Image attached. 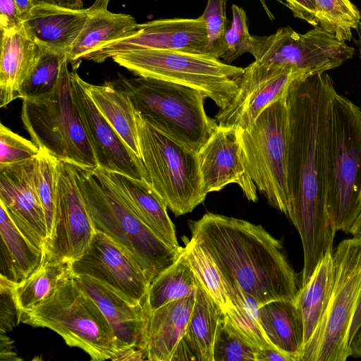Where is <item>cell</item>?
Wrapping results in <instances>:
<instances>
[{
    "label": "cell",
    "mask_w": 361,
    "mask_h": 361,
    "mask_svg": "<svg viewBox=\"0 0 361 361\" xmlns=\"http://www.w3.org/2000/svg\"><path fill=\"white\" fill-rule=\"evenodd\" d=\"M357 31V35H358L357 45H358L359 58L361 61V22L359 24Z\"/></svg>",
    "instance_id": "cell-52"
},
{
    "label": "cell",
    "mask_w": 361,
    "mask_h": 361,
    "mask_svg": "<svg viewBox=\"0 0 361 361\" xmlns=\"http://www.w3.org/2000/svg\"><path fill=\"white\" fill-rule=\"evenodd\" d=\"M231 25L224 36L225 52L222 56L224 63L230 64L233 60L248 52L252 45V36L249 33L245 11L237 5L232 6Z\"/></svg>",
    "instance_id": "cell-40"
},
{
    "label": "cell",
    "mask_w": 361,
    "mask_h": 361,
    "mask_svg": "<svg viewBox=\"0 0 361 361\" xmlns=\"http://www.w3.org/2000/svg\"><path fill=\"white\" fill-rule=\"evenodd\" d=\"M87 8L73 9L46 3L35 4L23 25L36 42L67 54L87 20Z\"/></svg>",
    "instance_id": "cell-21"
},
{
    "label": "cell",
    "mask_w": 361,
    "mask_h": 361,
    "mask_svg": "<svg viewBox=\"0 0 361 361\" xmlns=\"http://www.w3.org/2000/svg\"><path fill=\"white\" fill-rule=\"evenodd\" d=\"M197 157L203 187L207 195L235 183L248 200L257 201V188L248 171L240 128L217 125L197 152Z\"/></svg>",
    "instance_id": "cell-18"
},
{
    "label": "cell",
    "mask_w": 361,
    "mask_h": 361,
    "mask_svg": "<svg viewBox=\"0 0 361 361\" xmlns=\"http://www.w3.org/2000/svg\"><path fill=\"white\" fill-rule=\"evenodd\" d=\"M334 281L321 322L300 361H345L350 331L361 298V238L339 243L332 252Z\"/></svg>",
    "instance_id": "cell-9"
},
{
    "label": "cell",
    "mask_w": 361,
    "mask_h": 361,
    "mask_svg": "<svg viewBox=\"0 0 361 361\" xmlns=\"http://www.w3.org/2000/svg\"><path fill=\"white\" fill-rule=\"evenodd\" d=\"M332 252H327L319 261L307 281L301 285L295 301L303 322V349L316 332L331 295L334 281Z\"/></svg>",
    "instance_id": "cell-30"
},
{
    "label": "cell",
    "mask_w": 361,
    "mask_h": 361,
    "mask_svg": "<svg viewBox=\"0 0 361 361\" xmlns=\"http://www.w3.org/2000/svg\"><path fill=\"white\" fill-rule=\"evenodd\" d=\"M39 46L41 54L39 60L20 86L17 99L35 98L48 94L57 84L61 66L67 58V53Z\"/></svg>",
    "instance_id": "cell-34"
},
{
    "label": "cell",
    "mask_w": 361,
    "mask_h": 361,
    "mask_svg": "<svg viewBox=\"0 0 361 361\" xmlns=\"http://www.w3.org/2000/svg\"><path fill=\"white\" fill-rule=\"evenodd\" d=\"M352 356L361 357V327L350 343Z\"/></svg>",
    "instance_id": "cell-50"
},
{
    "label": "cell",
    "mask_w": 361,
    "mask_h": 361,
    "mask_svg": "<svg viewBox=\"0 0 361 361\" xmlns=\"http://www.w3.org/2000/svg\"><path fill=\"white\" fill-rule=\"evenodd\" d=\"M326 186L332 228L349 233L361 212V108L337 90L327 143Z\"/></svg>",
    "instance_id": "cell-5"
},
{
    "label": "cell",
    "mask_w": 361,
    "mask_h": 361,
    "mask_svg": "<svg viewBox=\"0 0 361 361\" xmlns=\"http://www.w3.org/2000/svg\"><path fill=\"white\" fill-rule=\"evenodd\" d=\"M189 226L191 239L212 258L226 283H237L260 305L295 301L301 286L297 274L281 242L262 226L214 213Z\"/></svg>",
    "instance_id": "cell-2"
},
{
    "label": "cell",
    "mask_w": 361,
    "mask_h": 361,
    "mask_svg": "<svg viewBox=\"0 0 361 361\" xmlns=\"http://www.w3.org/2000/svg\"><path fill=\"white\" fill-rule=\"evenodd\" d=\"M258 350L233 326L224 314L214 343L213 361H255Z\"/></svg>",
    "instance_id": "cell-38"
},
{
    "label": "cell",
    "mask_w": 361,
    "mask_h": 361,
    "mask_svg": "<svg viewBox=\"0 0 361 361\" xmlns=\"http://www.w3.org/2000/svg\"><path fill=\"white\" fill-rule=\"evenodd\" d=\"M110 0H95L88 8L85 24L67 54L68 63L78 66L81 59L135 28L136 20L126 13L108 10Z\"/></svg>",
    "instance_id": "cell-25"
},
{
    "label": "cell",
    "mask_w": 361,
    "mask_h": 361,
    "mask_svg": "<svg viewBox=\"0 0 361 361\" xmlns=\"http://www.w3.org/2000/svg\"><path fill=\"white\" fill-rule=\"evenodd\" d=\"M0 208V277L18 283L39 267L44 254L20 232L1 203Z\"/></svg>",
    "instance_id": "cell-28"
},
{
    "label": "cell",
    "mask_w": 361,
    "mask_h": 361,
    "mask_svg": "<svg viewBox=\"0 0 361 361\" xmlns=\"http://www.w3.org/2000/svg\"><path fill=\"white\" fill-rule=\"evenodd\" d=\"M349 233L353 238H361V212L350 228Z\"/></svg>",
    "instance_id": "cell-51"
},
{
    "label": "cell",
    "mask_w": 361,
    "mask_h": 361,
    "mask_svg": "<svg viewBox=\"0 0 361 361\" xmlns=\"http://www.w3.org/2000/svg\"><path fill=\"white\" fill-rule=\"evenodd\" d=\"M293 16L314 27L319 26L314 0H285Z\"/></svg>",
    "instance_id": "cell-44"
},
{
    "label": "cell",
    "mask_w": 361,
    "mask_h": 361,
    "mask_svg": "<svg viewBox=\"0 0 361 361\" xmlns=\"http://www.w3.org/2000/svg\"><path fill=\"white\" fill-rule=\"evenodd\" d=\"M195 295L170 302L148 314L147 360L171 361L186 331Z\"/></svg>",
    "instance_id": "cell-24"
},
{
    "label": "cell",
    "mask_w": 361,
    "mask_h": 361,
    "mask_svg": "<svg viewBox=\"0 0 361 361\" xmlns=\"http://www.w3.org/2000/svg\"><path fill=\"white\" fill-rule=\"evenodd\" d=\"M72 275L77 284L94 300L110 324L118 350L115 358L130 349L142 350L146 354L149 310L145 303L132 302L92 278Z\"/></svg>",
    "instance_id": "cell-20"
},
{
    "label": "cell",
    "mask_w": 361,
    "mask_h": 361,
    "mask_svg": "<svg viewBox=\"0 0 361 361\" xmlns=\"http://www.w3.org/2000/svg\"><path fill=\"white\" fill-rule=\"evenodd\" d=\"M228 0H208L202 15L208 36L207 54L221 58L225 52L224 36L228 30L226 8Z\"/></svg>",
    "instance_id": "cell-39"
},
{
    "label": "cell",
    "mask_w": 361,
    "mask_h": 361,
    "mask_svg": "<svg viewBox=\"0 0 361 361\" xmlns=\"http://www.w3.org/2000/svg\"><path fill=\"white\" fill-rule=\"evenodd\" d=\"M319 27L347 42L353 38V30H357L361 15L350 0H314Z\"/></svg>",
    "instance_id": "cell-35"
},
{
    "label": "cell",
    "mask_w": 361,
    "mask_h": 361,
    "mask_svg": "<svg viewBox=\"0 0 361 361\" xmlns=\"http://www.w3.org/2000/svg\"><path fill=\"white\" fill-rule=\"evenodd\" d=\"M68 65L66 58L51 92L22 99L21 121L31 140L39 149L60 161L95 168L98 165L73 99Z\"/></svg>",
    "instance_id": "cell-7"
},
{
    "label": "cell",
    "mask_w": 361,
    "mask_h": 361,
    "mask_svg": "<svg viewBox=\"0 0 361 361\" xmlns=\"http://www.w3.org/2000/svg\"><path fill=\"white\" fill-rule=\"evenodd\" d=\"M336 91L327 73L298 78L287 91L288 219L302 241V284L325 254L334 250L336 232L327 210L326 182V149Z\"/></svg>",
    "instance_id": "cell-1"
},
{
    "label": "cell",
    "mask_w": 361,
    "mask_h": 361,
    "mask_svg": "<svg viewBox=\"0 0 361 361\" xmlns=\"http://www.w3.org/2000/svg\"><path fill=\"white\" fill-rule=\"evenodd\" d=\"M141 159L154 190L176 216L191 212L207 194L197 152L159 130L136 112Z\"/></svg>",
    "instance_id": "cell-10"
},
{
    "label": "cell",
    "mask_w": 361,
    "mask_h": 361,
    "mask_svg": "<svg viewBox=\"0 0 361 361\" xmlns=\"http://www.w3.org/2000/svg\"><path fill=\"white\" fill-rule=\"evenodd\" d=\"M32 2L34 4L46 3L73 9L82 8V0H32Z\"/></svg>",
    "instance_id": "cell-47"
},
{
    "label": "cell",
    "mask_w": 361,
    "mask_h": 361,
    "mask_svg": "<svg viewBox=\"0 0 361 361\" xmlns=\"http://www.w3.org/2000/svg\"><path fill=\"white\" fill-rule=\"evenodd\" d=\"M112 82L151 125L196 152L217 127L216 120L205 112L207 97L193 88L140 76L120 77Z\"/></svg>",
    "instance_id": "cell-4"
},
{
    "label": "cell",
    "mask_w": 361,
    "mask_h": 361,
    "mask_svg": "<svg viewBox=\"0 0 361 361\" xmlns=\"http://www.w3.org/2000/svg\"><path fill=\"white\" fill-rule=\"evenodd\" d=\"M361 327V298L359 302V305L357 306V308L356 310L350 331V343L354 338L355 335L357 334V331Z\"/></svg>",
    "instance_id": "cell-49"
},
{
    "label": "cell",
    "mask_w": 361,
    "mask_h": 361,
    "mask_svg": "<svg viewBox=\"0 0 361 361\" xmlns=\"http://www.w3.org/2000/svg\"><path fill=\"white\" fill-rule=\"evenodd\" d=\"M35 157L0 167V203L20 232L44 254L46 217L33 177Z\"/></svg>",
    "instance_id": "cell-19"
},
{
    "label": "cell",
    "mask_w": 361,
    "mask_h": 361,
    "mask_svg": "<svg viewBox=\"0 0 361 361\" xmlns=\"http://www.w3.org/2000/svg\"><path fill=\"white\" fill-rule=\"evenodd\" d=\"M69 273L68 264L42 262L28 277L16 283V299L23 314L49 298Z\"/></svg>",
    "instance_id": "cell-33"
},
{
    "label": "cell",
    "mask_w": 361,
    "mask_h": 361,
    "mask_svg": "<svg viewBox=\"0 0 361 361\" xmlns=\"http://www.w3.org/2000/svg\"><path fill=\"white\" fill-rule=\"evenodd\" d=\"M107 172L140 219L167 245L180 250L182 247L178 243L167 206L151 183L124 174Z\"/></svg>",
    "instance_id": "cell-26"
},
{
    "label": "cell",
    "mask_w": 361,
    "mask_h": 361,
    "mask_svg": "<svg viewBox=\"0 0 361 361\" xmlns=\"http://www.w3.org/2000/svg\"><path fill=\"white\" fill-rule=\"evenodd\" d=\"M111 59L140 77L169 81L193 88L226 108L238 92L245 68L209 54L174 50L141 49L118 53Z\"/></svg>",
    "instance_id": "cell-8"
},
{
    "label": "cell",
    "mask_w": 361,
    "mask_h": 361,
    "mask_svg": "<svg viewBox=\"0 0 361 361\" xmlns=\"http://www.w3.org/2000/svg\"><path fill=\"white\" fill-rule=\"evenodd\" d=\"M224 315V312L219 305L198 281L194 306L186 331L171 361H213L214 343Z\"/></svg>",
    "instance_id": "cell-23"
},
{
    "label": "cell",
    "mask_w": 361,
    "mask_h": 361,
    "mask_svg": "<svg viewBox=\"0 0 361 361\" xmlns=\"http://www.w3.org/2000/svg\"><path fill=\"white\" fill-rule=\"evenodd\" d=\"M304 77L286 66H269L254 61L238 79L239 90L231 103L219 109L215 120L222 126L247 128L272 102L283 97L290 83Z\"/></svg>",
    "instance_id": "cell-17"
},
{
    "label": "cell",
    "mask_w": 361,
    "mask_h": 361,
    "mask_svg": "<svg viewBox=\"0 0 361 361\" xmlns=\"http://www.w3.org/2000/svg\"><path fill=\"white\" fill-rule=\"evenodd\" d=\"M39 148L32 140L0 124V167L35 157Z\"/></svg>",
    "instance_id": "cell-41"
},
{
    "label": "cell",
    "mask_w": 361,
    "mask_h": 361,
    "mask_svg": "<svg viewBox=\"0 0 361 361\" xmlns=\"http://www.w3.org/2000/svg\"><path fill=\"white\" fill-rule=\"evenodd\" d=\"M16 283L0 277V334H6L16 327L23 312L15 293Z\"/></svg>",
    "instance_id": "cell-42"
},
{
    "label": "cell",
    "mask_w": 361,
    "mask_h": 361,
    "mask_svg": "<svg viewBox=\"0 0 361 361\" xmlns=\"http://www.w3.org/2000/svg\"><path fill=\"white\" fill-rule=\"evenodd\" d=\"M286 95L269 105L247 128H240V135L248 171L257 190L271 207L288 218Z\"/></svg>",
    "instance_id": "cell-11"
},
{
    "label": "cell",
    "mask_w": 361,
    "mask_h": 361,
    "mask_svg": "<svg viewBox=\"0 0 361 361\" xmlns=\"http://www.w3.org/2000/svg\"><path fill=\"white\" fill-rule=\"evenodd\" d=\"M208 36L201 16L159 19L137 24L134 29L84 59L102 63L114 55L133 50H174L207 54Z\"/></svg>",
    "instance_id": "cell-14"
},
{
    "label": "cell",
    "mask_w": 361,
    "mask_h": 361,
    "mask_svg": "<svg viewBox=\"0 0 361 361\" xmlns=\"http://www.w3.org/2000/svg\"><path fill=\"white\" fill-rule=\"evenodd\" d=\"M73 166L95 230L125 249L150 284L176 260L183 247L172 248L140 219L106 170Z\"/></svg>",
    "instance_id": "cell-3"
},
{
    "label": "cell",
    "mask_w": 361,
    "mask_h": 361,
    "mask_svg": "<svg viewBox=\"0 0 361 361\" xmlns=\"http://www.w3.org/2000/svg\"><path fill=\"white\" fill-rule=\"evenodd\" d=\"M68 264L72 274L92 278L132 302L145 303L149 283L144 271L104 233L96 231L87 250Z\"/></svg>",
    "instance_id": "cell-15"
},
{
    "label": "cell",
    "mask_w": 361,
    "mask_h": 361,
    "mask_svg": "<svg viewBox=\"0 0 361 361\" xmlns=\"http://www.w3.org/2000/svg\"><path fill=\"white\" fill-rule=\"evenodd\" d=\"M20 16L23 21L27 18L34 6L32 0H15Z\"/></svg>",
    "instance_id": "cell-48"
},
{
    "label": "cell",
    "mask_w": 361,
    "mask_h": 361,
    "mask_svg": "<svg viewBox=\"0 0 361 361\" xmlns=\"http://www.w3.org/2000/svg\"><path fill=\"white\" fill-rule=\"evenodd\" d=\"M259 322L271 345L300 361L304 346V326L295 301L275 300L259 307Z\"/></svg>",
    "instance_id": "cell-27"
},
{
    "label": "cell",
    "mask_w": 361,
    "mask_h": 361,
    "mask_svg": "<svg viewBox=\"0 0 361 361\" xmlns=\"http://www.w3.org/2000/svg\"><path fill=\"white\" fill-rule=\"evenodd\" d=\"M96 230L75 178L73 164L60 161L54 223L43 262L69 264L88 249Z\"/></svg>",
    "instance_id": "cell-13"
},
{
    "label": "cell",
    "mask_w": 361,
    "mask_h": 361,
    "mask_svg": "<svg viewBox=\"0 0 361 361\" xmlns=\"http://www.w3.org/2000/svg\"><path fill=\"white\" fill-rule=\"evenodd\" d=\"M354 52L353 47L319 26L304 34L284 27L269 36H252L250 50L261 64L290 67L305 77L339 67Z\"/></svg>",
    "instance_id": "cell-12"
},
{
    "label": "cell",
    "mask_w": 361,
    "mask_h": 361,
    "mask_svg": "<svg viewBox=\"0 0 361 361\" xmlns=\"http://www.w3.org/2000/svg\"><path fill=\"white\" fill-rule=\"evenodd\" d=\"M255 361H293L292 358L274 346L259 348Z\"/></svg>",
    "instance_id": "cell-45"
},
{
    "label": "cell",
    "mask_w": 361,
    "mask_h": 361,
    "mask_svg": "<svg viewBox=\"0 0 361 361\" xmlns=\"http://www.w3.org/2000/svg\"><path fill=\"white\" fill-rule=\"evenodd\" d=\"M41 54V47L23 24L1 31L0 61V106L17 99L18 92L32 71Z\"/></svg>",
    "instance_id": "cell-22"
},
{
    "label": "cell",
    "mask_w": 361,
    "mask_h": 361,
    "mask_svg": "<svg viewBox=\"0 0 361 361\" xmlns=\"http://www.w3.org/2000/svg\"><path fill=\"white\" fill-rule=\"evenodd\" d=\"M82 84L104 117L141 159L136 111L128 96L112 81L92 85L82 79Z\"/></svg>",
    "instance_id": "cell-29"
},
{
    "label": "cell",
    "mask_w": 361,
    "mask_h": 361,
    "mask_svg": "<svg viewBox=\"0 0 361 361\" xmlns=\"http://www.w3.org/2000/svg\"><path fill=\"white\" fill-rule=\"evenodd\" d=\"M226 286L230 302L224 314L230 322L247 341L259 349L274 346L268 341L260 325V304L237 283H226Z\"/></svg>",
    "instance_id": "cell-32"
},
{
    "label": "cell",
    "mask_w": 361,
    "mask_h": 361,
    "mask_svg": "<svg viewBox=\"0 0 361 361\" xmlns=\"http://www.w3.org/2000/svg\"><path fill=\"white\" fill-rule=\"evenodd\" d=\"M0 355L1 360H18L16 353L13 350V341L6 336V334H0Z\"/></svg>",
    "instance_id": "cell-46"
},
{
    "label": "cell",
    "mask_w": 361,
    "mask_h": 361,
    "mask_svg": "<svg viewBox=\"0 0 361 361\" xmlns=\"http://www.w3.org/2000/svg\"><path fill=\"white\" fill-rule=\"evenodd\" d=\"M185 244L195 275L205 290L226 312L230 300L225 281L219 269L209 254L193 240L186 238Z\"/></svg>",
    "instance_id": "cell-37"
},
{
    "label": "cell",
    "mask_w": 361,
    "mask_h": 361,
    "mask_svg": "<svg viewBox=\"0 0 361 361\" xmlns=\"http://www.w3.org/2000/svg\"><path fill=\"white\" fill-rule=\"evenodd\" d=\"M71 76L73 99L98 166L150 183L142 159L99 111L83 87L82 78L75 71H71Z\"/></svg>",
    "instance_id": "cell-16"
},
{
    "label": "cell",
    "mask_w": 361,
    "mask_h": 361,
    "mask_svg": "<svg viewBox=\"0 0 361 361\" xmlns=\"http://www.w3.org/2000/svg\"><path fill=\"white\" fill-rule=\"evenodd\" d=\"M23 24L15 0H0L1 31L12 30Z\"/></svg>",
    "instance_id": "cell-43"
},
{
    "label": "cell",
    "mask_w": 361,
    "mask_h": 361,
    "mask_svg": "<svg viewBox=\"0 0 361 361\" xmlns=\"http://www.w3.org/2000/svg\"><path fill=\"white\" fill-rule=\"evenodd\" d=\"M39 149V153L35 157L33 177L44 211L49 238L53 229L56 209L60 161L47 151Z\"/></svg>",
    "instance_id": "cell-36"
},
{
    "label": "cell",
    "mask_w": 361,
    "mask_h": 361,
    "mask_svg": "<svg viewBox=\"0 0 361 361\" xmlns=\"http://www.w3.org/2000/svg\"><path fill=\"white\" fill-rule=\"evenodd\" d=\"M197 283L184 247L176 260L149 284L145 303L154 311L170 302L195 295Z\"/></svg>",
    "instance_id": "cell-31"
},
{
    "label": "cell",
    "mask_w": 361,
    "mask_h": 361,
    "mask_svg": "<svg viewBox=\"0 0 361 361\" xmlns=\"http://www.w3.org/2000/svg\"><path fill=\"white\" fill-rule=\"evenodd\" d=\"M21 322L60 335L94 361L113 360L118 350L114 333L94 300L67 274L47 300L24 313Z\"/></svg>",
    "instance_id": "cell-6"
}]
</instances>
